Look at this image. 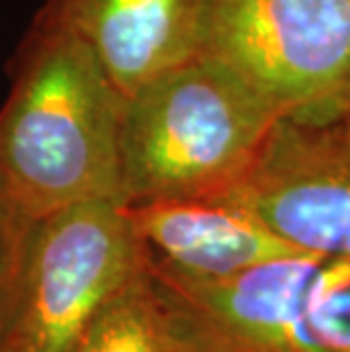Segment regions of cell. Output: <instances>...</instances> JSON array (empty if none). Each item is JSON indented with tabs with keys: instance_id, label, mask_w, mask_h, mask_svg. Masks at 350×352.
I'll return each mask as SVG.
<instances>
[{
	"instance_id": "6da1fadb",
	"label": "cell",
	"mask_w": 350,
	"mask_h": 352,
	"mask_svg": "<svg viewBox=\"0 0 350 352\" xmlns=\"http://www.w3.org/2000/svg\"><path fill=\"white\" fill-rule=\"evenodd\" d=\"M0 198L39 223L66 207L121 202L125 96L78 34L36 16L7 66Z\"/></svg>"
},
{
	"instance_id": "7a4b0ae2",
	"label": "cell",
	"mask_w": 350,
	"mask_h": 352,
	"mask_svg": "<svg viewBox=\"0 0 350 352\" xmlns=\"http://www.w3.org/2000/svg\"><path fill=\"white\" fill-rule=\"evenodd\" d=\"M280 118L230 66L198 52L125 96L123 205L230 196Z\"/></svg>"
},
{
	"instance_id": "9c48e42d",
	"label": "cell",
	"mask_w": 350,
	"mask_h": 352,
	"mask_svg": "<svg viewBox=\"0 0 350 352\" xmlns=\"http://www.w3.org/2000/svg\"><path fill=\"white\" fill-rule=\"evenodd\" d=\"M250 352H350V271L311 298L294 323Z\"/></svg>"
},
{
	"instance_id": "52a82bcc",
	"label": "cell",
	"mask_w": 350,
	"mask_h": 352,
	"mask_svg": "<svg viewBox=\"0 0 350 352\" xmlns=\"http://www.w3.org/2000/svg\"><path fill=\"white\" fill-rule=\"evenodd\" d=\"M207 0H46L36 16L89 43L123 96L200 50Z\"/></svg>"
},
{
	"instance_id": "277c9868",
	"label": "cell",
	"mask_w": 350,
	"mask_h": 352,
	"mask_svg": "<svg viewBox=\"0 0 350 352\" xmlns=\"http://www.w3.org/2000/svg\"><path fill=\"white\" fill-rule=\"evenodd\" d=\"M198 52L280 116L314 118L350 73V0H207Z\"/></svg>"
},
{
	"instance_id": "7c38bea8",
	"label": "cell",
	"mask_w": 350,
	"mask_h": 352,
	"mask_svg": "<svg viewBox=\"0 0 350 352\" xmlns=\"http://www.w3.org/2000/svg\"><path fill=\"white\" fill-rule=\"evenodd\" d=\"M337 116H350V73L339 91L334 94V98L314 118H307V121H321V118H337Z\"/></svg>"
},
{
	"instance_id": "8992f818",
	"label": "cell",
	"mask_w": 350,
	"mask_h": 352,
	"mask_svg": "<svg viewBox=\"0 0 350 352\" xmlns=\"http://www.w3.org/2000/svg\"><path fill=\"white\" fill-rule=\"evenodd\" d=\"M125 209L148 266L182 280H221L305 254L232 198L157 200Z\"/></svg>"
},
{
	"instance_id": "8fae6325",
	"label": "cell",
	"mask_w": 350,
	"mask_h": 352,
	"mask_svg": "<svg viewBox=\"0 0 350 352\" xmlns=\"http://www.w3.org/2000/svg\"><path fill=\"white\" fill-rule=\"evenodd\" d=\"M14 323H17V311H14V287H12L0 298V352H17Z\"/></svg>"
},
{
	"instance_id": "30bf717a",
	"label": "cell",
	"mask_w": 350,
	"mask_h": 352,
	"mask_svg": "<svg viewBox=\"0 0 350 352\" xmlns=\"http://www.w3.org/2000/svg\"><path fill=\"white\" fill-rule=\"evenodd\" d=\"M34 226L0 198V298L17 282Z\"/></svg>"
},
{
	"instance_id": "5b68a950",
	"label": "cell",
	"mask_w": 350,
	"mask_h": 352,
	"mask_svg": "<svg viewBox=\"0 0 350 352\" xmlns=\"http://www.w3.org/2000/svg\"><path fill=\"white\" fill-rule=\"evenodd\" d=\"M232 198L296 248L350 257V116H282Z\"/></svg>"
},
{
	"instance_id": "3957f363",
	"label": "cell",
	"mask_w": 350,
	"mask_h": 352,
	"mask_svg": "<svg viewBox=\"0 0 350 352\" xmlns=\"http://www.w3.org/2000/svg\"><path fill=\"white\" fill-rule=\"evenodd\" d=\"M144 264L121 202H80L41 219L14 284L17 352H71L89 320Z\"/></svg>"
},
{
	"instance_id": "ba28073f",
	"label": "cell",
	"mask_w": 350,
	"mask_h": 352,
	"mask_svg": "<svg viewBox=\"0 0 350 352\" xmlns=\"http://www.w3.org/2000/svg\"><path fill=\"white\" fill-rule=\"evenodd\" d=\"M71 352H182L148 264L100 307Z\"/></svg>"
}]
</instances>
